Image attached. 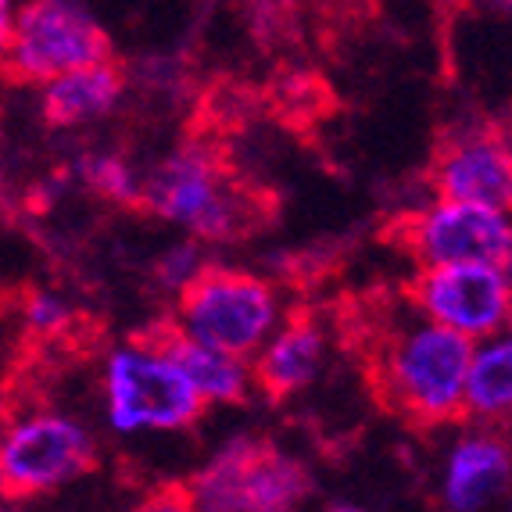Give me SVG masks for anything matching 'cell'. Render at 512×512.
Returning <instances> with one entry per match:
<instances>
[{"label": "cell", "mask_w": 512, "mask_h": 512, "mask_svg": "<svg viewBox=\"0 0 512 512\" xmlns=\"http://www.w3.org/2000/svg\"><path fill=\"white\" fill-rule=\"evenodd\" d=\"M351 323V319H348ZM362 373L373 402L405 427L437 430L462 423V384L470 369L473 341L430 323L409 305L398 316L391 305L359 312L351 323Z\"/></svg>", "instance_id": "6da1fadb"}, {"label": "cell", "mask_w": 512, "mask_h": 512, "mask_svg": "<svg viewBox=\"0 0 512 512\" xmlns=\"http://www.w3.org/2000/svg\"><path fill=\"white\" fill-rule=\"evenodd\" d=\"M140 208L180 222L197 240L233 244L262 233L280 212V197L240 176L222 140L197 133L140 180Z\"/></svg>", "instance_id": "7a4b0ae2"}, {"label": "cell", "mask_w": 512, "mask_h": 512, "mask_svg": "<svg viewBox=\"0 0 512 512\" xmlns=\"http://www.w3.org/2000/svg\"><path fill=\"white\" fill-rule=\"evenodd\" d=\"M97 470V444L76 419L29 405L11 409L0 427V498L51 495Z\"/></svg>", "instance_id": "3957f363"}, {"label": "cell", "mask_w": 512, "mask_h": 512, "mask_svg": "<svg viewBox=\"0 0 512 512\" xmlns=\"http://www.w3.org/2000/svg\"><path fill=\"white\" fill-rule=\"evenodd\" d=\"M276 312L280 301L269 280L230 265H201L180 287L176 323L208 348L251 359L273 333Z\"/></svg>", "instance_id": "277c9868"}, {"label": "cell", "mask_w": 512, "mask_h": 512, "mask_svg": "<svg viewBox=\"0 0 512 512\" xmlns=\"http://www.w3.org/2000/svg\"><path fill=\"white\" fill-rule=\"evenodd\" d=\"M187 484L197 512H298L312 495L305 466L265 437H233Z\"/></svg>", "instance_id": "5b68a950"}, {"label": "cell", "mask_w": 512, "mask_h": 512, "mask_svg": "<svg viewBox=\"0 0 512 512\" xmlns=\"http://www.w3.org/2000/svg\"><path fill=\"white\" fill-rule=\"evenodd\" d=\"M384 244L423 265L487 262L505 265L512 258L509 215L502 208L470 205V201H437L427 208L394 215L380 230Z\"/></svg>", "instance_id": "8992f818"}, {"label": "cell", "mask_w": 512, "mask_h": 512, "mask_svg": "<svg viewBox=\"0 0 512 512\" xmlns=\"http://www.w3.org/2000/svg\"><path fill=\"white\" fill-rule=\"evenodd\" d=\"M111 58V40L94 18L58 0H29L15 11L0 79L11 86H43L83 65Z\"/></svg>", "instance_id": "52a82bcc"}, {"label": "cell", "mask_w": 512, "mask_h": 512, "mask_svg": "<svg viewBox=\"0 0 512 512\" xmlns=\"http://www.w3.org/2000/svg\"><path fill=\"white\" fill-rule=\"evenodd\" d=\"M104 391H108L111 427L119 434L187 430L208 409L176 362L133 341L108 359Z\"/></svg>", "instance_id": "ba28073f"}, {"label": "cell", "mask_w": 512, "mask_h": 512, "mask_svg": "<svg viewBox=\"0 0 512 512\" xmlns=\"http://www.w3.org/2000/svg\"><path fill=\"white\" fill-rule=\"evenodd\" d=\"M402 298L419 316L466 341H487L509 326L512 287L505 265L459 262V265H423Z\"/></svg>", "instance_id": "9c48e42d"}, {"label": "cell", "mask_w": 512, "mask_h": 512, "mask_svg": "<svg viewBox=\"0 0 512 512\" xmlns=\"http://www.w3.org/2000/svg\"><path fill=\"white\" fill-rule=\"evenodd\" d=\"M427 183L437 201H470L509 212L512 151L502 122H455L444 129L430 154Z\"/></svg>", "instance_id": "30bf717a"}, {"label": "cell", "mask_w": 512, "mask_h": 512, "mask_svg": "<svg viewBox=\"0 0 512 512\" xmlns=\"http://www.w3.org/2000/svg\"><path fill=\"white\" fill-rule=\"evenodd\" d=\"M140 348L162 351L165 359H172L183 369L194 391L205 398V405H244L251 394V366L248 359L226 355L219 348L194 341L176 319H154L151 326L137 330L129 337Z\"/></svg>", "instance_id": "8fae6325"}, {"label": "cell", "mask_w": 512, "mask_h": 512, "mask_svg": "<svg viewBox=\"0 0 512 512\" xmlns=\"http://www.w3.org/2000/svg\"><path fill=\"white\" fill-rule=\"evenodd\" d=\"M323 355L326 337L319 316L305 305L291 308V316L283 319V326L251 362V387H258L269 405L291 402L294 394H301L319 376Z\"/></svg>", "instance_id": "7c38bea8"}, {"label": "cell", "mask_w": 512, "mask_h": 512, "mask_svg": "<svg viewBox=\"0 0 512 512\" xmlns=\"http://www.w3.org/2000/svg\"><path fill=\"white\" fill-rule=\"evenodd\" d=\"M505 430H477L462 437L444 470V505L452 512H480L509 484V444Z\"/></svg>", "instance_id": "4fadbf2b"}, {"label": "cell", "mask_w": 512, "mask_h": 512, "mask_svg": "<svg viewBox=\"0 0 512 512\" xmlns=\"http://www.w3.org/2000/svg\"><path fill=\"white\" fill-rule=\"evenodd\" d=\"M122 90H126V76L115 65V58L72 69L65 76L51 79V83H43V122L51 129L83 126V122L115 108Z\"/></svg>", "instance_id": "5bb4252c"}, {"label": "cell", "mask_w": 512, "mask_h": 512, "mask_svg": "<svg viewBox=\"0 0 512 512\" xmlns=\"http://www.w3.org/2000/svg\"><path fill=\"white\" fill-rule=\"evenodd\" d=\"M512 409V348L509 341H491L484 348H473L466 384H462V416L477 423H509Z\"/></svg>", "instance_id": "9a60e30c"}, {"label": "cell", "mask_w": 512, "mask_h": 512, "mask_svg": "<svg viewBox=\"0 0 512 512\" xmlns=\"http://www.w3.org/2000/svg\"><path fill=\"white\" fill-rule=\"evenodd\" d=\"M262 108L287 129H308L337 108V97L319 72L280 69L262 90Z\"/></svg>", "instance_id": "2e32d148"}, {"label": "cell", "mask_w": 512, "mask_h": 512, "mask_svg": "<svg viewBox=\"0 0 512 512\" xmlns=\"http://www.w3.org/2000/svg\"><path fill=\"white\" fill-rule=\"evenodd\" d=\"M258 108H262V94H255L248 86H215L201 101V115L197 119L205 122V126L197 129V133L222 140L226 133L244 126Z\"/></svg>", "instance_id": "e0dca14e"}, {"label": "cell", "mask_w": 512, "mask_h": 512, "mask_svg": "<svg viewBox=\"0 0 512 512\" xmlns=\"http://www.w3.org/2000/svg\"><path fill=\"white\" fill-rule=\"evenodd\" d=\"M79 172H83V183L97 197L122 208H140V180L133 176V169L122 158H115V154H94V158H83Z\"/></svg>", "instance_id": "ac0fdd59"}, {"label": "cell", "mask_w": 512, "mask_h": 512, "mask_svg": "<svg viewBox=\"0 0 512 512\" xmlns=\"http://www.w3.org/2000/svg\"><path fill=\"white\" fill-rule=\"evenodd\" d=\"M22 319H26V333L29 341L36 344H61L72 341V330H76L79 316L72 312L61 298L47 291H33L26 298V308H22Z\"/></svg>", "instance_id": "d6986e66"}, {"label": "cell", "mask_w": 512, "mask_h": 512, "mask_svg": "<svg viewBox=\"0 0 512 512\" xmlns=\"http://www.w3.org/2000/svg\"><path fill=\"white\" fill-rule=\"evenodd\" d=\"M129 512H197V502L187 480H165L154 491H147Z\"/></svg>", "instance_id": "ffe728a7"}, {"label": "cell", "mask_w": 512, "mask_h": 512, "mask_svg": "<svg viewBox=\"0 0 512 512\" xmlns=\"http://www.w3.org/2000/svg\"><path fill=\"white\" fill-rule=\"evenodd\" d=\"M201 258H197V251L190 248V244H183V248H176V251H169V255L158 262V280L165 283V287H172V291H180L183 283L190 280V276L201 269Z\"/></svg>", "instance_id": "44dd1931"}, {"label": "cell", "mask_w": 512, "mask_h": 512, "mask_svg": "<svg viewBox=\"0 0 512 512\" xmlns=\"http://www.w3.org/2000/svg\"><path fill=\"white\" fill-rule=\"evenodd\" d=\"M11 26H15V0H0V58L8 51Z\"/></svg>", "instance_id": "7402d4cb"}, {"label": "cell", "mask_w": 512, "mask_h": 512, "mask_svg": "<svg viewBox=\"0 0 512 512\" xmlns=\"http://www.w3.org/2000/svg\"><path fill=\"white\" fill-rule=\"evenodd\" d=\"M326 512H362V509H355V505H333V509H326Z\"/></svg>", "instance_id": "603a6c76"}, {"label": "cell", "mask_w": 512, "mask_h": 512, "mask_svg": "<svg viewBox=\"0 0 512 512\" xmlns=\"http://www.w3.org/2000/svg\"><path fill=\"white\" fill-rule=\"evenodd\" d=\"M337 4H373V0H337Z\"/></svg>", "instance_id": "cb8c5ba5"}, {"label": "cell", "mask_w": 512, "mask_h": 512, "mask_svg": "<svg viewBox=\"0 0 512 512\" xmlns=\"http://www.w3.org/2000/svg\"><path fill=\"white\" fill-rule=\"evenodd\" d=\"M491 4H498V8H509V0H491Z\"/></svg>", "instance_id": "d4e9b609"}, {"label": "cell", "mask_w": 512, "mask_h": 512, "mask_svg": "<svg viewBox=\"0 0 512 512\" xmlns=\"http://www.w3.org/2000/svg\"><path fill=\"white\" fill-rule=\"evenodd\" d=\"M58 4H69V0H58Z\"/></svg>", "instance_id": "484cf974"}]
</instances>
